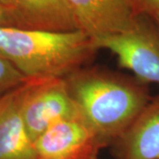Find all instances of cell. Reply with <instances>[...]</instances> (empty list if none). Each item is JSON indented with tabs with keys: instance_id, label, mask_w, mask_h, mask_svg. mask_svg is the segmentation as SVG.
Instances as JSON below:
<instances>
[{
	"instance_id": "obj_8",
	"label": "cell",
	"mask_w": 159,
	"mask_h": 159,
	"mask_svg": "<svg viewBox=\"0 0 159 159\" xmlns=\"http://www.w3.org/2000/svg\"><path fill=\"white\" fill-rule=\"evenodd\" d=\"M112 144L116 159H159V99L148 102Z\"/></svg>"
},
{
	"instance_id": "obj_5",
	"label": "cell",
	"mask_w": 159,
	"mask_h": 159,
	"mask_svg": "<svg viewBox=\"0 0 159 159\" xmlns=\"http://www.w3.org/2000/svg\"><path fill=\"white\" fill-rule=\"evenodd\" d=\"M34 145L39 159H97L107 143L80 115L52 125Z\"/></svg>"
},
{
	"instance_id": "obj_7",
	"label": "cell",
	"mask_w": 159,
	"mask_h": 159,
	"mask_svg": "<svg viewBox=\"0 0 159 159\" xmlns=\"http://www.w3.org/2000/svg\"><path fill=\"white\" fill-rule=\"evenodd\" d=\"M28 82L0 97V159H39L22 117Z\"/></svg>"
},
{
	"instance_id": "obj_13",
	"label": "cell",
	"mask_w": 159,
	"mask_h": 159,
	"mask_svg": "<svg viewBox=\"0 0 159 159\" xmlns=\"http://www.w3.org/2000/svg\"><path fill=\"white\" fill-rule=\"evenodd\" d=\"M0 2H1L2 4L6 5V6H9V7L11 6V0H0Z\"/></svg>"
},
{
	"instance_id": "obj_10",
	"label": "cell",
	"mask_w": 159,
	"mask_h": 159,
	"mask_svg": "<svg viewBox=\"0 0 159 159\" xmlns=\"http://www.w3.org/2000/svg\"><path fill=\"white\" fill-rule=\"evenodd\" d=\"M29 80L11 61L0 54V97L21 87Z\"/></svg>"
},
{
	"instance_id": "obj_3",
	"label": "cell",
	"mask_w": 159,
	"mask_h": 159,
	"mask_svg": "<svg viewBox=\"0 0 159 159\" xmlns=\"http://www.w3.org/2000/svg\"><path fill=\"white\" fill-rule=\"evenodd\" d=\"M94 43L98 50L112 52L120 66L137 80L159 85V30L150 19L140 15L130 30L95 40Z\"/></svg>"
},
{
	"instance_id": "obj_9",
	"label": "cell",
	"mask_w": 159,
	"mask_h": 159,
	"mask_svg": "<svg viewBox=\"0 0 159 159\" xmlns=\"http://www.w3.org/2000/svg\"><path fill=\"white\" fill-rule=\"evenodd\" d=\"M15 28L54 33L77 31L66 0H11Z\"/></svg>"
},
{
	"instance_id": "obj_4",
	"label": "cell",
	"mask_w": 159,
	"mask_h": 159,
	"mask_svg": "<svg viewBox=\"0 0 159 159\" xmlns=\"http://www.w3.org/2000/svg\"><path fill=\"white\" fill-rule=\"evenodd\" d=\"M80 116L65 78L29 80L22 102V117L34 142L49 127Z\"/></svg>"
},
{
	"instance_id": "obj_14",
	"label": "cell",
	"mask_w": 159,
	"mask_h": 159,
	"mask_svg": "<svg viewBox=\"0 0 159 159\" xmlns=\"http://www.w3.org/2000/svg\"><path fill=\"white\" fill-rule=\"evenodd\" d=\"M158 30H159V29H158Z\"/></svg>"
},
{
	"instance_id": "obj_1",
	"label": "cell",
	"mask_w": 159,
	"mask_h": 159,
	"mask_svg": "<svg viewBox=\"0 0 159 159\" xmlns=\"http://www.w3.org/2000/svg\"><path fill=\"white\" fill-rule=\"evenodd\" d=\"M65 80L80 115L107 144L149 102L143 82L122 74L82 67Z\"/></svg>"
},
{
	"instance_id": "obj_11",
	"label": "cell",
	"mask_w": 159,
	"mask_h": 159,
	"mask_svg": "<svg viewBox=\"0 0 159 159\" xmlns=\"http://www.w3.org/2000/svg\"><path fill=\"white\" fill-rule=\"evenodd\" d=\"M139 15L150 19L159 29V0H132Z\"/></svg>"
},
{
	"instance_id": "obj_6",
	"label": "cell",
	"mask_w": 159,
	"mask_h": 159,
	"mask_svg": "<svg viewBox=\"0 0 159 159\" xmlns=\"http://www.w3.org/2000/svg\"><path fill=\"white\" fill-rule=\"evenodd\" d=\"M76 27L93 41L122 34L139 14L132 0H66Z\"/></svg>"
},
{
	"instance_id": "obj_2",
	"label": "cell",
	"mask_w": 159,
	"mask_h": 159,
	"mask_svg": "<svg viewBox=\"0 0 159 159\" xmlns=\"http://www.w3.org/2000/svg\"><path fill=\"white\" fill-rule=\"evenodd\" d=\"M97 49L82 31L54 33L0 27V54L27 78H66L83 67Z\"/></svg>"
},
{
	"instance_id": "obj_12",
	"label": "cell",
	"mask_w": 159,
	"mask_h": 159,
	"mask_svg": "<svg viewBox=\"0 0 159 159\" xmlns=\"http://www.w3.org/2000/svg\"><path fill=\"white\" fill-rule=\"evenodd\" d=\"M0 27L15 28V22L11 8L2 4L1 2H0Z\"/></svg>"
}]
</instances>
